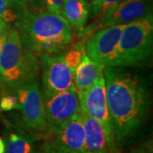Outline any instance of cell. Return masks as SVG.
Instances as JSON below:
<instances>
[{
    "label": "cell",
    "mask_w": 153,
    "mask_h": 153,
    "mask_svg": "<svg viewBox=\"0 0 153 153\" xmlns=\"http://www.w3.org/2000/svg\"><path fill=\"white\" fill-rule=\"evenodd\" d=\"M6 33H4V34H3V35H1V36H0V54H1V50H2L3 44H4V40H5Z\"/></svg>",
    "instance_id": "obj_24"
},
{
    "label": "cell",
    "mask_w": 153,
    "mask_h": 153,
    "mask_svg": "<svg viewBox=\"0 0 153 153\" xmlns=\"http://www.w3.org/2000/svg\"><path fill=\"white\" fill-rule=\"evenodd\" d=\"M26 10L24 0H0V17L8 25L16 24Z\"/></svg>",
    "instance_id": "obj_16"
},
{
    "label": "cell",
    "mask_w": 153,
    "mask_h": 153,
    "mask_svg": "<svg viewBox=\"0 0 153 153\" xmlns=\"http://www.w3.org/2000/svg\"><path fill=\"white\" fill-rule=\"evenodd\" d=\"M106 103L117 146L134 142L147 120L150 94L142 76L127 67L104 68Z\"/></svg>",
    "instance_id": "obj_1"
},
{
    "label": "cell",
    "mask_w": 153,
    "mask_h": 153,
    "mask_svg": "<svg viewBox=\"0 0 153 153\" xmlns=\"http://www.w3.org/2000/svg\"><path fill=\"white\" fill-rule=\"evenodd\" d=\"M26 4H27V8L28 6H31L32 8L35 9H39L44 6V1L43 0H24Z\"/></svg>",
    "instance_id": "obj_21"
},
{
    "label": "cell",
    "mask_w": 153,
    "mask_h": 153,
    "mask_svg": "<svg viewBox=\"0 0 153 153\" xmlns=\"http://www.w3.org/2000/svg\"><path fill=\"white\" fill-rule=\"evenodd\" d=\"M41 153H58V152H55V150L51 147L49 145H48V144H45V145H44V146L43 147V150H42V152Z\"/></svg>",
    "instance_id": "obj_22"
},
{
    "label": "cell",
    "mask_w": 153,
    "mask_h": 153,
    "mask_svg": "<svg viewBox=\"0 0 153 153\" xmlns=\"http://www.w3.org/2000/svg\"><path fill=\"white\" fill-rule=\"evenodd\" d=\"M63 55H64V59H65L66 65L73 73L76 67L82 61L83 55H84V50L82 49V47L73 46L69 49H66L63 53Z\"/></svg>",
    "instance_id": "obj_17"
},
{
    "label": "cell",
    "mask_w": 153,
    "mask_h": 153,
    "mask_svg": "<svg viewBox=\"0 0 153 153\" xmlns=\"http://www.w3.org/2000/svg\"><path fill=\"white\" fill-rule=\"evenodd\" d=\"M90 6L86 0H65L60 15L65 18L70 27L82 32L87 24Z\"/></svg>",
    "instance_id": "obj_14"
},
{
    "label": "cell",
    "mask_w": 153,
    "mask_h": 153,
    "mask_svg": "<svg viewBox=\"0 0 153 153\" xmlns=\"http://www.w3.org/2000/svg\"><path fill=\"white\" fill-rule=\"evenodd\" d=\"M43 100L48 136L81 112L80 100L76 88L44 94Z\"/></svg>",
    "instance_id": "obj_6"
},
{
    "label": "cell",
    "mask_w": 153,
    "mask_h": 153,
    "mask_svg": "<svg viewBox=\"0 0 153 153\" xmlns=\"http://www.w3.org/2000/svg\"><path fill=\"white\" fill-rule=\"evenodd\" d=\"M82 112L85 140L83 153H120L111 146L104 129L98 121Z\"/></svg>",
    "instance_id": "obj_12"
},
{
    "label": "cell",
    "mask_w": 153,
    "mask_h": 153,
    "mask_svg": "<svg viewBox=\"0 0 153 153\" xmlns=\"http://www.w3.org/2000/svg\"><path fill=\"white\" fill-rule=\"evenodd\" d=\"M78 97L80 100L81 111L98 121L104 129L111 146L115 150H117L107 108L104 76L95 82L93 86L88 88L87 90L79 94Z\"/></svg>",
    "instance_id": "obj_7"
},
{
    "label": "cell",
    "mask_w": 153,
    "mask_h": 153,
    "mask_svg": "<svg viewBox=\"0 0 153 153\" xmlns=\"http://www.w3.org/2000/svg\"><path fill=\"white\" fill-rule=\"evenodd\" d=\"M152 0H123L102 15L103 27L126 25L152 14Z\"/></svg>",
    "instance_id": "obj_11"
},
{
    "label": "cell",
    "mask_w": 153,
    "mask_h": 153,
    "mask_svg": "<svg viewBox=\"0 0 153 153\" xmlns=\"http://www.w3.org/2000/svg\"><path fill=\"white\" fill-rule=\"evenodd\" d=\"M8 30H9V28H3V27H0V36L1 35H3V34H4L8 32Z\"/></svg>",
    "instance_id": "obj_26"
},
{
    "label": "cell",
    "mask_w": 153,
    "mask_h": 153,
    "mask_svg": "<svg viewBox=\"0 0 153 153\" xmlns=\"http://www.w3.org/2000/svg\"><path fill=\"white\" fill-rule=\"evenodd\" d=\"M36 137L23 131L9 132L5 136L4 153H37L35 151Z\"/></svg>",
    "instance_id": "obj_15"
},
{
    "label": "cell",
    "mask_w": 153,
    "mask_h": 153,
    "mask_svg": "<svg viewBox=\"0 0 153 153\" xmlns=\"http://www.w3.org/2000/svg\"><path fill=\"white\" fill-rule=\"evenodd\" d=\"M153 49L152 15L123 27L114 59L110 66H143L150 62Z\"/></svg>",
    "instance_id": "obj_4"
},
{
    "label": "cell",
    "mask_w": 153,
    "mask_h": 153,
    "mask_svg": "<svg viewBox=\"0 0 153 153\" xmlns=\"http://www.w3.org/2000/svg\"><path fill=\"white\" fill-rule=\"evenodd\" d=\"M5 152V144L4 140L0 137V153Z\"/></svg>",
    "instance_id": "obj_23"
},
{
    "label": "cell",
    "mask_w": 153,
    "mask_h": 153,
    "mask_svg": "<svg viewBox=\"0 0 153 153\" xmlns=\"http://www.w3.org/2000/svg\"><path fill=\"white\" fill-rule=\"evenodd\" d=\"M24 48L40 57L63 54L71 41V30L65 18L47 9H27L16 24Z\"/></svg>",
    "instance_id": "obj_2"
},
{
    "label": "cell",
    "mask_w": 153,
    "mask_h": 153,
    "mask_svg": "<svg viewBox=\"0 0 153 153\" xmlns=\"http://www.w3.org/2000/svg\"><path fill=\"white\" fill-rule=\"evenodd\" d=\"M123 0H93L92 2V13L94 16L104 14L108 9L113 7Z\"/></svg>",
    "instance_id": "obj_19"
},
{
    "label": "cell",
    "mask_w": 153,
    "mask_h": 153,
    "mask_svg": "<svg viewBox=\"0 0 153 153\" xmlns=\"http://www.w3.org/2000/svg\"><path fill=\"white\" fill-rule=\"evenodd\" d=\"M19 100L13 92L7 91V93L0 98V111H10L19 110Z\"/></svg>",
    "instance_id": "obj_18"
},
{
    "label": "cell",
    "mask_w": 153,
    "mask_h": 153,
    "mask_svg": "<svg viewBox=\"0 0 153 153\" xmlns=\"http://www.w3.org/2000/svg\"><path fill=\"white\" fill-rule=\"evenodd\" d=\"M10 92L15 94L19 100L18 111L25 128L35 134L48 135L43 94L38 81L22 85Z\"/></svg>",
    "instance_id": "obj_5"
},
{
    "label": "cell",
    "mask_w": 153,
    "mask_h": 153,
    "mask_svg": "<svg viewBox=\"0 0 153 153\" xmlns=\"http://www.w3.org/2000/svg\"><path fill=\"white\" fill-rule=\"evenodd\" d=\"M105 66L84 54L81 63L73 72V82L77 94L87 90L104 76Z\"/></svg>",
    "instance_id": "obj_13"
},
{
    "label": "cell",
    "mask_w": 153,
    "mask_h": 153,
    "mask_svg": "<svg viewBox=\"0 0 153 153\" xmlns=\"http://www.w3.org/2000/svg\"><path fill=\"white\" fill-rule=\"evenodd\" d=\"M9 26L10 25H8L6 22H4L2 19H1V17H0V27H3V28H9Z\"/></svg>",
    "instance_id": "obj_25"
},
{
    "label": "cell",
    "mask_w": 153,
    "mask_h": 153,
    "mask_svg": "<svg viewBox=\"0 0 153 153\" xmlns=\"http://www.w3.org/2000/svg\"><path fill=\"white\" fill-rule=\"evenodd\" d=\"M123 27L117 25L98 30L84 43V54L95 62L109 66L114 59Z\"/></svg>",
    "instance_id": "obj_9"
},
{
    "label": "cell",
    "mask_w": 153,
    "mask_h": 153,
    "mask_svg": "<svg viewBox=\"0 0 153 153\" xmlns=\"http://www.w3.org/2000/svg\"><path fill=\"white\" fill-rule=\"evenodd\" d=\"M39 58L42 68L44 94H52L75 88L73 73L66 65L63 54L43 55Z\"/></svg>",
    "instance_id": "obj_8"
},
{
    "label": "cell",
    "mask_w": 153,
    "mask_h": 153,
    "mask_svg": "<svg viewBox=\"0 0 153 153\" xmlns=\"http://www.w3.org/2000/svg\"><path fill=\"white\" fill-rule=\"evenodd\" d=\"M44 6L49 11L55 12L57 14L61 13V8L65 0H43Z\"/></svg>",
    "instance_id": "obj_20"
},
{
    "label": "cell",
    "mask_w": 153,
    "mask_h": 153,
    "mask_svg": "<svg viewBox=\"0 0 153 153\" xmlns=\"http://www.w3.org/2000/svg\"><path fill=\"white\" fill-rule=\"evenodd\" d=\"M39 67L38 57L22 45L17 28L9 29L0 54V82L7 91L38 81Z\"/></svg>",
    "instance_id": "obj_3"
},
{
    "label": "cell",
    "mask_w": 153,
    "mask_h": 153,
    "mask_svg": "<svg viewBox=\"0 0 153 153\" xmlns=\"http://www.w3.org/2000/svg\"><path fill=\"white\" fill-rule=\"evenodd\" d=\"M48 145L58 153H83L85 131L82 112L49 135Z\"/></svg>",
    "instance_id": "obj_10"
}]
</instances>
